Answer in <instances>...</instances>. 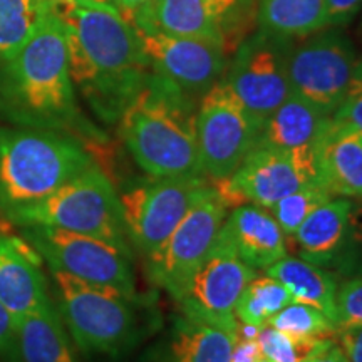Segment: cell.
<instances>
[{"label":"cell","mask_w":362,"mask_h":362,"mask_svg":"<svg viewBox=\"0 0 362 362\" xmlns=\"http://www.w3.org/2000/svg\"><path fill=\"white\" fill-rule=\"evenodd\" d=\"M4 216L16 226L44 225L101 238L133 257L119 194L96 163L35 205Z\"/></svg>","instance_id":"obj_5"},{"label":"cell","mask_w":362,"mask_h":362,"mask_svg":"<svg viewBox=\"0 0 362 362\" xmlns=\"http://www.w3.org/2000/svg\"><path fill=\"white\" fill-rule=\"evenodd\" d=\"M260 133L262 124L225 79L211 86L197 107L198 149L206 178L232 176L257 148Z\"/></svg>","instance_id":"obj_9"},{"label":"cell","mask_w":362,"mask_h":362,"mask_svg":"<svg viewBox=\"0 0 362 362\" xmlns=\"http://www.w3.org/2000/svg\"><path fill=\"white\" fill-rule=\"evenodd\" d=\"M260 29L304 39L325 29V0H257Z\"/></svg>","instance_id":"obj_25"},{"label":"cell","mask_w":362,"mask_h":362,"mask_svg":"<svg viewBox=\"0 0 362 362\" xmlns=\"http://www.w3.org/2000/svg\"><path fill=\"white\" fill-rule=\"evenodd\" d=\"M307 362H309V361H307Z\"/></svg>","instance_id":"obj_41"},{"label":"cell","mask_w":362,"mask_h":362,"mask_svg":"<svg viewBox=\"0 0 362 362\" xmlns=\"http://www.w3.org/2000/svg\"><path fill=\"white\" fill-rule=\"evenodd\" d=\"M280 332L302 339H327L337 336L336 324L315 307L291 302L267 322Z\"/></svg>","instance_id":"obj_28"},{"label":"cell","mask_w":362,"mask_h":362,"mask_svg":"<svg viewBox=\"0 0 362 362\" xmlns=\"http://www.w3.org/2000/svg\"><path fill=\"white\" fill-rule=\"evenodd\" d=\"M94 163L83 139L72 134L0 128V211L35 205Z\"/></svg>","instance_id":"obj_4"},{"label":"cell","mask_w":362,"mask_h":362,"mask_svg":"<svg viewBox=\"0 0 362 362\" xmlns=\"http://www.w3.org/2000/svg\"><path fill=\"white\" fill-rule=\"evenodd\" d=\"M351 242H354L356 245L362 247V205L357 208H352L351 216H349V235Z\"/></svg>","instance_id":"obj_38"},{"label":"cell","mask_w":362,"mask_h":362,"mask_svg":"<svg viewBox=\"0 0 362 362\" xmlns=\"http://www.w3.org/2000/svg\"><path fill=\"white\" fill-rule=\"evenodd\" d=\"M292 296L277 279L264 275L247 285L235 305V317L240 324L265 327L267 322L291 304Z\"/></svg>","instance_id":"obj_27"},{"label":"cell","mask_w":362,"mask_h":362,"mask_svg":"<svg viewBox=\"0 0 362 362\" xmlns=\"http://www.w3.org/2000/svg\"><path fill=\"white\" fill-rule=\"evenodd\" d=\"M230 362H267L257 339H237Z\"/></svg>","instance_id":"obj_36"},{"label":"cell","mask_w":362,"mask_h":362,"mask_svg":"<svg viewBox=\"0 0 362 362\" xmlns=\"http://www.w3.org/2000/svg\"><path fill=\"white\" fill-rule=\"evenodd\" d=\"M362 324V277L346 280L337 287L336 327H354Z\"/></svg>","instance_id":"obj_31"},{"label":"cell","mask_w":362,"mask_h":362,"mask_svg":"<svg viewBox=\"0 0 362 362\" xmlns=\"http://www.w3.org/2000/svg\"><path fill=\"white\" fill-rule=\"evenodd\" d=\"M312 181H317L314 148L280 151L257 146L232 176L211 185L228 208L252 203L269 210Z\"/></svg>","instance_id":"obj_14"},{"label":"cell","mask_w":362,"mask_h":362,"mask_svg":"<svg viewBox=\"0 0 362 362\" xmlns=\"http://www.w3.org/2000/svg\"><path fill=\"white\" fill-rule=\"evenodd\" d=\"M260 351L267 362H307L322 351L332 339H302L265 325L259 337Z\"/></svg>","instance_id":"obj_30"},{"label":"cell","mask_w":362,"mask_h":362,"mask_svg":"<svg viewBox=\"0 0 362 362\" xmlns=\"http://www.w3.org/2000/svg\"><path fill=\"white\" fill-rule=\"evenodd\" d=\"M148 0H111V4L119 11L126 19L131 21V17L134 16L136 11H139Z\"/></svg>","instance_id":"obj_39"},{"label":"cell","mask_w":362,"mask_h":362,"mask_svg":"<svg viewBox=\"0 0 362 362\" xmlns=\"http://www.w3.org/2000/svg\"><path fill=\"white\" fill-rule=\"evenodd\" d=\"M309 362H349V357L346 356L341 344L332 339L322 351H319L312 359H309Z\"/></svg>","instance_id":"obj_37"},{"label":"cell","mask_w":362,"mask_h":362,"mask_svg":"<svg viewBox=\"0 0 362 362\" xmlns=\"http://www.w3.org/2000/svg\"><path fill=\"white\" fill-rule=\"evenodd\" d=\"M226 216L228 206L210 185L166 242L146 259L153 282L165 288L176 302L187 293L194 274L210 255Z\"/></svg>","instance_id":"obj_11"},{"label":"cell","mask_w":362,"mask_h":362,"mask_svg":"<svg viewBox=\"0 0 362 362\" xmlns=\"http://www.w3.org/2000/svg\"><path fill=\"white\" fill-rule=\"evenodd\" d=\"M337 337L349 362H362V324L339 330Z\"/></svg>","instance_id":"obj_35"},{"label":"cell","mask_w":362,"mask_h":362,"mask_svg":"<svg viewBox=\"0 0 362 362\" xmlns=\"http://www.w3.org/2000/svg\"><path fill=\"white\" fill-rule=\"evenodd\" d=\"M293 45L288 59L291 93L305 99L325 116L341 106L357 69L351 40L341 30H319Z\"/></svg>","instance_id":"obj_13"},{"label":"cell","mask_w":362,"mask_h":362,"mask_svg":"<svg viewBox=\"0 0 362 362\" xmlns=\"http://www.w3.org/2000/svg\"><path fill=\"white\" fill-rule=\"evenodd\" d=\"M0 116L16 128L57 131L90 143L106 141L76 99L64 25L54 11L19 51L0 61Z\"/></svg>","instance_id":"obj_2"},{"label":"cell","mask_w":362,"mask_h":362,"mask_svg":"<svg viewBox=\"0 0 362 362\" xmlns=\"http://www.w3.org/2000/svg\"><path fill=\"white\" fill-rule=\"evenodd\" d=\"M330 117L339 124L349 126L362 133V64H357L356 74L341 106Z\"/></svg>","instance_id":"obj_32"},{"label":"cell","mask_w":362,"mask_h":362,"mask_svg":"<svg viewBox=\"0 0 362 362\" xmlns=\"http://www.w3.org/2000/svg\"><path fill=\"white\" fill-rule=\"evenodd\" d=\"M56 309L76 347L88 356H119L134 344L136 315L121 292L52 272Z\"/></svg>","instance_id":"obj_6"},{"label":"cell","mask_w":362,"mask_h":362,"mask_svg":"<svg viewBox=\"0 0 362 362\" xmlns=\"http://www.w3.org/2000/svg\"><path fill=\"white\" fill-rule=\"evenodd\" d=\"M362 0H325V27H339L356 17Z\"/></svg>","instance_id":"obj_34"},{"label":"cell","mask_w":362,"mask_h":362,"mask_svg":"<svg viewBox=\"0 0 362 362\" xmlns=\"http://www.w3.org/2000/svg\"><path fill=\"white\" fill-rule=\"evenodd\" d=\"M21 237L49 265L84 282L110 287L138 300L131 259L133 257L101 238L44 225L19 226Z\"/></svg>","instance_id":"obj_7"},{"label":"cell","mask_w":362,"mask_h":362,"mask_svg":"<svg viewBox=\"0 0 362 362\" xmlns=\"http://www.w3.org/2000/svg\"><path fill=\"white\" fill-rule=\"evenodd\" d=\"M255 277L257 270L237 255L223 225L210 255L194 274L187 293L178 300L183 317L237 332L235 305Z\"/></svg>","instance_id":"obj_15"},{"label":"cell","mask_w":362,"mask_h":362,"mask_svg":"<svg viewBox=\"0 0 362 362\" xmlns=\"http://www.w3.org/2000/svg\"><path fill=\"white\" fill-rule=\"evenodd\" d=\"M293 39L259 29L233 52L226 84L264 128L265 119L291 96L288 59Z\"/></svg>","instance_id":"obj_12"},{"label":"cell","mask_w":362,"mask_h":362,"mask_svg":"<svg viewBox=\"0 0 362 362\" xmlns=\"http://www.w3.org/2000/svg\"><path fill=\"white\" fill-rule=\"evenodd\" d=\"M265 274L285 285L293 302L315 307L336 324V297L339 285L332 274L304 259L288 255L275 262L274 265L267 267Z\"/></svg>","instance_id":"obj_23"},{"label":"cell","mask_w":362,"mask_h":362,"mask_svg":"<svg viewBox=\"0 0 362 362\" xmlns=\"http://www.w3.org/2000/svg\"><path fill=\"white\" fill-rule=\"evenodd\" d=\"M237 332L183 317L176 324L165 362H230Z\"/></svg>","instance_id":"obj_24"},{"label":"cell","mask_w":362,"mask_h":362,"mask_svg":"<svg viewBox=\"0 0 362 362\" xmlns=\"http://www.w3.org/2000/svg\"><path fill=\"white\" fill-rule=\"evenodd\" d=\"M0 357L8 362H21L17 354L16 317L0 302Z\"/></svg>","instance_id":"obj_33"},{"label":"cell","mask_w":362,"mask_h":362,"mask_svg":"<svg viewBox=\"0 0 362 362\" xmlns=\"http://www.w3.org/2000/svg\"><path fill=\"white\" fill-rule=\"evenodd\" d=\"M16 322L21 362H79L56 304L22 315Z\"/></svg>","instance_id":"obj_22"},{"label":"cell","mask_w":362,"mask_h":362,"mask_svg":"<svg viewBox=\"0 0 362 362\" xmlns=\"http://www.w3.org/2000/svg\"><path fill=\"white\" fill-rule=\"evenodd\" d=\"M352 208L349 198L336 197L307 216L293 233L302 259L315 265L336 259L349 235Z\"/></svg>","instance_id":"obj_20"},{"label":"cell","mask_w":362,"mask_h":362,"mask_svg":"<svg viewBox=\"0 0 362 362\" xmlns=\"http://www.w3.org/2000/svg\"><path fill=\"white\" fill-rule=\"evenodd\" d=\"M223 225L237 255L253 270H265L288 255L287 235L267 208L237 206Z\"/></svg>","instance_id":"obj_19"},{"label":"cell","mask_w":362,"mask_h":362,"mask_svg":"<svg viewBox=\"0 0 362 362\" xmlns=\"http://www.w3.org/2000/svg\"><path fill=\"white\" fill-rule=\"evenodd\" d=\"M317 181L332 197L362 200V133L329 117L314 146Z\"/></svg>","instance_id":"obj_17"},{"label":"cell","mask_w":362,"mask_h":362,"mask_svg":"<svg viewBox=\"0 0 362 362\" xmlns=\"http://www.w3.org/2000/svg\"><path fill=\"white\" fill-rule=\"evenodd\" d=\"M194 99L151 71L119 117V134L148 176H206L197 138Z\"/></svg>","instance_id":"obj_3"},{"label":"cell","mask_w":362,"mask_h":362,"mask_svg":"<svg viewBox=\"0 0 362 362\" xmlns=\"http://www.w3.org/2000/svg\"><path fill=\"white\" fill-rule=\"evenodd\" d=\"M257 21V0H148L131 17L144 33L205 37L233 54Z\"/></svg>","instance_id":"obj_8"},{"label":"cell","mask_w":362,"mask_h":362,"mask_svg":"<svg viewBox=\"0 0 362 362\" xmlns=\"http://www.w3.org/2000/svg\"><path fill=\"white\" fill-rule=\"evenodd\" d=\"M138 34L151 71L198 101L228 67V54L216 40L144 30Z\"/></svg>","instance_id":"obj_16"},{"label":"cell","mask_w":362,"mask_h":362,"mask_svg":"<svg viewBox=\"0 0 362 362\" xmlns=\"http://www.w3.org/2000/svg\"><path fill=\"white\" fill-rule=\"evenodd\" d=\"M332 197L319 181H312L305 187L298 188L282 200L275 203L274 206L269 208L272 216L277 220V223L282 232L287 237H293L297 228L304 223V220L309 216L315 208L324 205L325 202L332 200Z\"/></svg>","instance_id":"obj_29"},{"label":"cell","mask_w":362,"mask_h":362,"mask_svg":"<svg viewBox=\"0 0 362 362\" xmlns=\"http://www.w3.org/2000/svg\"><path fill=\"white\" fill-rule=\"evenodd\" d=\"M206 176H149L119 194L129 242L146 259L208 192Z\"/></svg>","instance_id":"obj_10"},{"label":"cell","mask_w":362,"mask_h":362,"mask_svg":"<svg viewBox=\"0 0 362 362\" xmlns=\"http://www.w3.org/2000/svg\"><path fill=\"white\" fill-rule=\"evenodd\" d=\"M64 25L69 69L99 119L117 124L151 74L138 30L112 4L54 0Z\"/></svg>","instance_id":"obj_1"},{"label":"cell","mask_w":362,"mask_h":362,"mask_svg":"<svg viewBox=\"0 0 362 362\" xmlns=\"http://www.w3.org/2000/svg\"><path fill=\"white\" fill-rule=\"evenodd\" d=\"M54 11V0H0V61L12 57Z\"/></svg>","instance_id":"obj_26"},{"label":"cell","mask_w":362,"mask_h":362,"mask_svg":"<svg viewBox=\"0 0 362 362\" xmlns=\"http://www.w3.org/2000/svg\"><path fill=\"white\" fill-rule=\"evenodd\" d=\"M329 117L305 99L291 93V96L265 119L257 146L280 151L314 148Z\"/></svg>","instance_id":"obj_21"},{"label":"cell","mask_w":362,"mask_h":362,"mask_svg":"<svg viewBox=\"0 0 362 362\" xmlns=\"http://www.w3.org/2000/svg\"><path fill=\"white\" fill-rule=\"evenodd\" d=\"M72 2H86V4H111V0H72Z\"/></svg>","instance_id":"obj_40"},{"label":"cell","mask_w":362,"mask_h":362,"mask_svg":"<svg viewBox=\"0 0 362 362\" xmlns=\"http://www.w3.org/2000/svg\"><path fill=\"white\" fill-rule=\"evenodd\" d=\"M37 259L22 238L0 237V302L16 319L54 305Z\"/></svg>","instance_id":"obj_18"}]
</instances>
